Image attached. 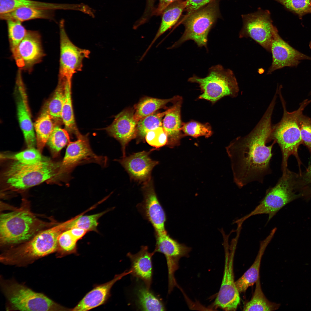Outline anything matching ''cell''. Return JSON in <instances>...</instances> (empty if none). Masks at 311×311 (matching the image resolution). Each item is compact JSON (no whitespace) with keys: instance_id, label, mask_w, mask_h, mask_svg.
<instances>
[{"instance_id":"cell-2","label":"cell","mask_w":311,"mask_h":311,"mask_svg":"<svg viewBox=\"0 0 311 311\" xmlns=\"http://www.w3.org/2000/svg\"><path fill=\"white\" fill-rule=\"evenodd\" d=\"M282 88L280 86L277 92L282 106L283 115L280 121L272 126L270 140H273L280 147L282 155L281 169L283 171L287 168L288 160L291 155L295 156L300 168L301 163L298 151L302 142L298 119L305 108L311 102V100L305 99L300 104L297 109L291 112L288 111L281 94Z\"/></svg>"},{"instance_id":"cell-3","label":"cell","mask_w":311,"mask_h":311,"mask_svg":"<svg viewBox=\"0 0 311 311\" xmlns=\"http://www.w3.org/2000/svg\"><path fill=\"white\" fill-rule=\"evenodd\" d=\"M302 196L299 175L287 168L282 171V176L276 185L267 190L264 197L255 208L235 223L242 224L250 217L263 214L268 215V222L285 206Z\"/></svg>"},{"instance_id":"cell-23","label":"cell","mask_w":311,"mask_h":311,"mask_svg":"<svg viewBox=\"0 0 311 311\" xmlns=\"http://www.w3.org/2000/svg\"><path fill=\"white\" fill-rule=\"evenodd\" d=\"M183 102L181 97L174 103L163 119L162 127L168 136L166 145L173 147L179 145L181 139L185 136L181 130L183 122L181 117Z\"/></svg>"},{"instance_id":"cell-21","label":"cell","mask_w":311,"mask_h":311,"mask_svg":"<svg viewBox=\"0 0 311 311\" xmlns=\"http://www.w3.org/2000/svg\"><path fill=\"white\" fill-rule=\"evenodd\" d=\"M131 272L130 270H126L120 274L115 275L111 280L95 286L71 310L87 311L105 304L111 296V289L114 284Z\"/></svg>"},{"instance_id":"cell-29","label":"cell","mask_w":311,"mask_h":311,"mask_svg":"<svg viewBox=\"0 0 311 311\" xmlns=\"http://www.w3.org/2000/svg\"><path fill=\"white\" fill-rule=\"evenodd\" d=\"M72 79L66 78L64 100L61 112V118L68 132L77 137L80 133L77 128L73 109L71 97Z\"/></svg>"},{"instance_id":"cell-28","label":"cell","mask_w":311,"mask_h":311,"mask_svg":"<svg viewBox=\"0 0 311 311\" xmlns=\"http://www.w3.org/2000/svg\"><path fill=\"white\" fill-rule=\"evenodd\" d=\"M181 96H176L168 99H163L145 96L141 98L135 104L134 118L137 122L140 120L156 112L158 110L166 108L169 103H173Z\"/></svg>"},{"instance_id":"cell-31","label":"cell","mask_w":311,"mask_h":311,"mask_svg":"<svg viewBox=\"0 0 311 311\" xmlns=\"http://www.w3.org/2000/svg\"><path fill=\"white\" fill-rule=\"evenodd\" d=\"M253 296L244 305L243 311H271L279 308L280 304L269 301L264 294L261 288L260 278L256 282Z\"/></svg>"},{"instance_id":"cell-32","label":"cell","mask_w":311,"mask_h":311,"mask_svg":"<svg viewBox=\"0 0 311 311\" xmlns=\"http://www.w3.org/2000/svg\"><path fill=\"white\" fill-rule=\"evenodd\" d=\"M137 303L143 311H163L166 310L162 302L145 286H139L136 289Z\"/></svg>"},{"instance_id":"cell-10","label":"cell","mask_w":311,"mask_h":311,"mask_svg":"<svg viewBox=\"0 0 311 311\" xmlns=\"http://www.w3.org/2000/svg\"><path fill=\"white\" fill-rule=\"evenodd\" d=\"M242 26L240 38L250 37L271 52L273 35L277 30L273 24L270 11L260 8L255 12L242 16Z\"/></svg>"},{"instance_id":"cell-12","label":"cell","mask_w":311,"mask_h":311,"mask_svg":"<svg viewBox=\"0 0 311 311\" xmlns=\"http://www.w3.org/2000/svg\"><path fill=\"white\" fill-rule=\"evenodd\" d=\"M77 140L70 141L61 162L59 171L61 177L69 173L77 166L86 163L94 162L102 166H106V157L95 154L90 147L88 136L80 134Z\"/></svg>"},{"instance_id":"cell-25","label":"cell","mask_w":311,"mask_h":311,"mask_svg":"<svg viewBox=\"0 0 311 311\" xmlns=\"http://www.w3.org/2000/svg\"><path fill=\"white\" fill-rule=\"evenodd\" d=\"M28 7L53 10H74V4L53 3L33 0H0V14L11 11L18 8Z\"/></svg>"},{"instance_id":"cell-37","label":"cell","mask_w":311,"mask_h":311,"mask_svg":"<svg viewBox=\"0 0 311 311\" xmlns=\"http://www.w3.org/2000/svg\"><path fill=\"white\" fill-rule=\"evenodd\" d=\"M10 47L14 50L25 37L28 30L21 22L12 20L6 21Z\"/></svg>"},{"instance_id":"cell-35","label":"cell","mask_w":311,"mask_h":311,"mask_svg":"<svg viewBox=\"0 0 311 311\" xmlns=\"http://www.w3.org/2000/svg\"><path fill=\"white\" fill-rule=\"evenodd\" d=\"M108 211L90 215H79L65 222V230L77 227L89 231L97 232L98 219Z\"/></svg>"},{"instance_id":"cell-14","label":"cell","mask_w":311,"mask_h":311,"mask_svg":"<svg viewBox=\"0 0 311 311\" xmlns=\"http://www.w3.org/2000/svg\"><path fill=\"white\" fill-rule=\"evenodd\" d=\"M155 236L156 243L153 251L163 254L166 258L168 270V293H170L174 287L177 286L174 274L179 268V261L181 257L188 255L191 249L171 238L167 231L155 233Z\"/></svg>"},{"instance_id":"cell-16","label":"cell","mask_w":311,"mask_h":311,"mask_svg":"<svg viewBox=\"0 0 311 311\" xmlns=\"http://www.w3.org/2000/svg\"><path fill=\"white\" fill-rule=\"evenodd\" d=\"M11 52L20 69L30 71L34 65L39 62L44 56L39 33L37 31L28 30L24 38Z\"/></svg>"},{"instance_id":"cell-33","label":"cell","mask_w":311,"mask_h":311,"mask_svg":"<svg viewBox=\"0 0 311 311\" xmlns=\"http://www.w3.org/2000/svg\"><path fill=\"white\" fill-rule=\"evenodd\" d=\"M66 81V78L58 77V84L53 95L43 110L55 120L61 119V112L65 97Z\"/></svg>"},{"instance_id":"cell-48","label":"cell","mask_w":311,"mask_h":311,"mask_svg":"<svg viewBox=\"0 0 311 311\" xmlns=\"http://www.w3.org/2000/svg\"><path fill=\"white\" fill-rule=\"evenodd\" d=\"M74 238L77 241L81 239L87 232L82 228L74 227L68 230Z\"/></svg>"},{"instance_id":"cell-9","label":"cell","mask_w":311,"mask_h":311,"mask_svg":"<svg viewBox=\"0 0 311 311\" xmlns=\"http://www.w3.org/2000/svg\"><path fill=\"white\" fill-rule=\"evenodd\" d=\"M65 231L63 223L42 230L29 240L18 246L17 255L23 262L30 264L57 251L59 236Z\"/></svg>"},{"instance_id":"cell-11","label":"cell","mask_w":311,"mask_h":311,"mask_svg":"<svg viewBox=\"0 0 311 311\" xmlns=\"http://www.w3.org/2000/svg\"><path fill=\"white\" fill-rule=\"evenodd\" d=\"M238 239L233 240L229 250L225 246V260L223 274L221 285L213 305L215 308L225 311L236 310L240 302L239 292L235 285L234 272V259Z\"/></svg>"},{"instance_id":"cell-6","label":"cell","mask_w":311,"mask_h":311,"mask_svg":"<svg viewBox=\"0 0 311 311\" xmlns=\"http://www.w3.org/2000/svg\"><path fill=\"white\" fill-rule=\"evenodd\" d=\"M188 81L198 84L202 92L199 99L206 100L213 104L225 96L236 97L239 91L238 83L233 71L220 65L211 67L205 77L194 75L189 79Z\"/></svg>"},{"instance_id":"cell-42","label":"cell","mask_w":311,"mask_h":311,"mask_svg":"<svg viewBox=\"0 0 311 311\" xmlns=\"http://www.w3.org/2000/svg\"><path fill=\"white\" fill-rule=\"evenodd\" d=\"M298 123L302 144L307 147L311 154V119L302 113L298 117Z\"/></svg>"},{"instance_id":"cell-49","label":"cell","mask_w":311,"mask_h":311,"mask_svg":"<svg viewBox=\"0 0 311 311\" xmlns=\"http://www.w3.org/2000/svg\"><path fill=\"white\" fill-rule=\"evenodd\" d=\"M309 45V47L310 48V49H311V40L310 42Z\"/></svg>"},{"instance_id":"cell-15","label":"cell","mask_w":311,"mask_h":311,"mask_svg":"<svg viewBox=\"0 0 311 311\" xmlns=\"http://www.w3.org/2000/svg\"><path fill=\"white\" fill-rule=\"evenodd\" d=\"M142 202L137 207L143 217L151 223L155 233L165 232L166 217L156 193L152 179L143 184Z\"/></svg>"},{"instance_id":"cell-22","label":"cell","mask_w":311,"mask_h":311,"mask_svg":"<svg viewBox=\"0 0 311 311\" xmlns=\"http://www.w3.org/2000/svg\"><path fill=\"white\" fill-rule=\"evenodd\" d=\"M155 253L154 251L150 252L148 246L143 245L136 253L132 254L129 252L127 254L131 263L130 274L133 277L142 280L145 286L149 289L152 279V257Z\"/></svg>"},{"instance_id":"cell-18","label":"cell","mask_w":311,"mask_h":311,"mask_svg":"<svg viewBox=\"0 0 311 311\" xmlns=\"http://www.w3.org/2000/svg\"><path fill=\"white\" fill-rule=\"evenodd\" d=\"M134 108H126L115 116L112 123L105 129L109 134L121 144L123 157L126 156V148L128 143L136 139L137 122L134 118Z\"/></svg>"},{"instance_id":"cell-1","label":"cell","mask_w":311,"mask_h":311,"mask_svg":"<svg viewBox=\"0 0 311 311\" xmlns=\"http://www.w3.org/2000/svg\"><path fill=\"white\" fill-rule=\"evenodd\" d=\"M275 104L271 102L254 128L246 135L235 139L226 147L234 181L239 188L254 181L262 183L265 176L272 172L270 162L275 142L266 144L270 141Z\"/></svg>"},{"instance_id":"cell-13","label":"cell","mask_w":311,"mask_h":311,"mask_svg":"<svg viewBox=\"0 0 311 311\" xmlns=\"http://www.w3.org/2000/svg\"><path fill=\"white\" fill-rule=\"evenodd\" d=\"M65 21L59 23L60 57L59 77L72 78L73 74L80 71L84 59L89 57L90 51L75 45L69 38L65 30Z\"/></svg>"},{"instance_id":"cell-20","label":"cell","mask_w":311,"mask_h":311,"mask_svg":"<svg viewBox=\"0 0 311 311\" xmlns=\"http://www.w3.org/2000/svg\"><path fill=\"white\" fill-rule=\"evenodd\" d=\"M16 106L21 129L28 148H34L36 143L25 89L21 77L16 80Z\"/></svg>"},{"instance_id":"cell-19","label":"cell","mask_w":311,"mask_h":311,"mask_svg":"<svg viewBox=\"0 0 311 311\" xmlns=\"http://www.w3.org/2000/svg\"><path fill=\"white\" fill-rule=\"evenodd\" d=\"M151 151L134 153L116 160L124 168L132 180L143 184L151 179L152 170L159 163L150 158L149 154Z\"/></svg>"},{"instance_id":"cell-46","label":"cell","mask_w":311,"mask_h":311,"mask_svg":"<svg viewBox=\"0 0 311 311\" xmlns=\"http://www.w3.org/2000/svg\"><path fill=\"white\" fill-rule=\"evenodd\" d=\"M300 175V181L304 189L309 194L311 193V164Z\"/></svg>"},{"instance_id":"cell-27","label":"cell","mask_w":311,"mask_h":311,"mask_svg":"<svg viewBox=\"0 0 311 311\" xmlns=\"http://www.w3.org/2000/svg\"><path fill=\"white\" fill-rule=\"evenodd\" d=\"M54 10L28 7L16 8L9 12L0 14L3 20H12L22 22L31 20L43 19L54 20Z\"/></svg>"},{"instance_id":"cell-45","label":"cell","mask_w":311,"mask_h":311,"mask_svg":"<svg viewBox=\"0 0 311 311\" xmlns=\"http://www.w3.org/2000/svg\"><path fill=\"white\" fill-rule=\"evenodd\" d=\"M216 0H186L185 10L188 15Z\"/></svg>"},{"instance_id":"cell-30","label":"cell","mask_w":311,"mask_h":311,"mask_svg":"<svg viewBox=\"0 0 311 311\" xmlns=\"http://www.w3.org/2000/svg\"><path fill=\"white\" fill-rule=\"evenodd\" d=\"M53 118L43 111L34 124L38 149L41 152L56 126Z\"/></svg>"},{"instance_id":"cell-4","label":"cell","mask_w":311,"mask_h":311,"mask_svg":"<svg viewBox=\"0 0 311 311\" xmlns=\"http://www.w3.org/2000/svg\"><path fill=\"white\" fill-rule=\"evenodd\" d=\"M48 223L37 218L28 208L22 206L3 213L0 217V241L2 245L26 242L42 230Z\"/></svg>"},{"instance_id":"cell-44","label":"cell","mask_w":311,"mask_h":311,"mask_svg":"<svg viewBox=\"0 0 311 311\" xmlns=\"http://www.w3.org/2000/svg\"><path fill=\"white\" fill-rule=\"evenodd\" d=\"M156 0H146L145 8L143 15L136 21L137 24L140 26L147 22L153 16L155 9V3Z\"/></svg>"},{"instance_id":"cell-36","label":"cell","mask_w":311,"mask_h":311,"mask_svg":"<svg viewBox=\"0 0 311 311\" xmlns=\"http://www.w3.org/2000/svg\"><path fill=\"white\" fill-rule=\"evenodd\" d=\"M69 134L66 129L58 126L54 127L47 143L54 157L57 156L61 149L70 142Z\"/></svg>"},{"instance_id":"cell-7","label":"cell","mask_w":311,"mask_h":311,"mask_svg":"<svg viewBox=\"0 0 311 311\" xmlns=\"http://www.w3.org/2000/svg\"><path fill=\"white\" fill-rule=\"evenodd\" d=\"M3 293L11 308L19 311L70 310L44 294L16 282L3 280Z\"/></svg>"},{"instance_id":"cell-24","label":"cell","mask_w":311,"mask_h":311,"mask_svg":"<svg viewBox=\"0 0 311 311\" xmlns=\"http://www.w3.org/2000/svg\"><path fill=\"white\" fill-rule=\"evenodd\" d=\"M276 229L274 228L266 239L261 242L258 253L253 263L244 274L235 281L236 287L239 293L245 292L249 287L256 283L260 278L259 272L262 257Z\"/></svg>"},{"instance_id":"cell-41","label":"cell","mask_w":311,"mask_h":311,"mask_svg":"<svg viewBox=\"0 0 311 311\" xmlns=\"http://www.w3.org/2000/svg\"><path fill=\"white\" fill-rule=\"evenodd\" d=\"M145 140L149 145L155 147L153 149L154 150L166 145L168 136L162 126L148 132L146 135Z\"/></svg>"},{"instance_id":"cell-40","label":"cell","mask_w":311,"mask_h":311,"mask_svg":"<svg viewBox=\"0 0 311 311\" xmlns=\"http://www.w3.org/2000/svg\"><path fill=\"white\" fill-rule=\"evenodd\" d=\"M283 5L286 9L297 14L300 18L311 13V0H273Z\"/></svg>"},{"instance_id":"cell-8","label":"cell","mask_w":311,"mask_h":311,"mask_svg":"<svg viewBox=\"0 0 311 311\" xmlns=\"http://www.w3.org/2000/svg\"><path fill=\"white\" fill-rule=\"evenodd\" d=\"M219 13L218 0H216L186 15L182 22L185 27L184 32L170 48L190 40L194 41L198 46L206 47L208 33L219 16Z\"/></svg>"},{"instance_id":"cell-5","label":"cell","mask_w":311,"mask_h":311,"mask_svg":"<svg viewBox=\"0 0 311 311\" xmlns=\"http://www.w3.org/2000/svg\"><path fill=\"white\" fill-rule=\"evenodd\" d=\"M60 163L44 159L31 164H23L16 161L10 165L3 175L7 189L21 191L53 178L60 177Z\"/></svg>"},{"instance_id":"cell-38","label":"cell","mask_w":311,"mask_h":311,"mask_svg":"<svg viewBox=\"0 0 311 311\" xmlns=\"http://www.w3.org/2000/svg\"><path fill=\"white\" fill-rule=\"evenodd\" d=\"M181 130L185 136H189L195 138L200 136L208 138L213 133L209 124H202L193 120L183 122Z\"/></svg>"},{"instance_id":"cell-50","label":"cell","mask_w":311,"mask_h":311,"mask_svg":"<svg viewBox=\"0 0 311 311\" xmlns=\"http://www.w3.org/2000/svg\"><path fill=\"white\" fill-rule=\"evenodd\" d=\"M310 94H311V92H310Z\"/></svg>"},{"instance_id":"cell-26","label":"cell","mask_w":311,"mask_h":311,"mask_svg":"<svg viewBox=\"0 0 311 311\" xmlns=\"http://www.w3.org/2000/svg\"><path fill=\"white\" fill-rule=\"evenodd\" d=\"M186 0L174 2L164 9L161 14L162 19L159 29L155 37L143 55V56L146 55L156 40L177 23L185 9Z\"/></svg>"},{"instance_id":"cell-47","label":"cell","mask_w":311,"mask_h":311,"mask_svg":"<svg viewBox=\"0 0 311 311\" xmlns=\"http://www.w3.org/2000/svg\"><path fill=\"white\" fill-rule=\"evenodd\" d=\"M186 0H159L157 7H156L153 16H158L161 15L164 9L171 3L177 1Z\"/></svg>"},{"instance_id":"cell-34","label":"cell","mask_w":311,"mask_h":311,"mask_svg":"<svg viewBox=\"0 0 311 311\" xmlns=\"http://www.w3.org/2000/svg\"><path fill=\"white\" fill-rule=\"evenodd\" d=\"M169 108L162 112H156L140 120L136 126L137 143L145 140L147 133L159 127L162 126L163 118L169 111Z\"/></svg>"},{"instance_id":"cell-39","label":"cell","mask_w":311,"mask_h":311,"mask_svg":"<svg viewBox=\"0 0 311 311\" xmlns=\"http://www.w3.org/2000/svg\"><path fill=\"white\" fill-rule=\"evenodd\" d=\"M77 242L68 230L63 232L58 238L57 257H62L71 254H77Z\"/></svg>"},{"instance_id":"cell-17","label":"cell","mask_w":311,"mask_h":311,"mask_svg":"<svg viewBox=\"0 0 311 311\" xmlns=\"http://www.w3.org/2000/svg\"><path fill=\"white\" fill-rule=\"evenodd\" d=\"M271 52L272 62L268 74L285 67H296L302 60H311V57L297 50L284 41L279 35L278 30L273 36Z\"/></svg>"},{"instance_id":"cell-43","label":"cell","mask_w":311,"mask_h":311,"mask_svg":"<svg viewBox=\"0 0 311 311\" xmlns=\"http://www.w3.org/2000/svg\"><path fill=\"white\" fill-rule=\"evenodd\" d=\"M40 152L34 148L28 149L18 153L11 157L21 163L31 164L38 163L42 159Z\"/></svg>"}]
</instances>
